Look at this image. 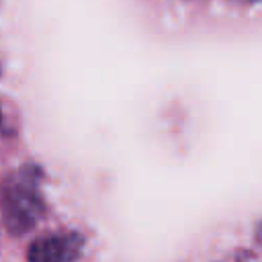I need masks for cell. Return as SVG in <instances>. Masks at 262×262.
<instances>
[{
    "label": "cell",
    "mask_w": 262,
    "mask_h": 262,
    "mask_svg": "<svg viewBox=\"0 0 262 262\" xmlns=\"http://www.w3.org/2000/svg\"><path fill=\"white\" fill-rule=\"evenodd\" d=\"M0 209L4 225L10 233L20 235L37 225L43 215L41 174L35 166H25L2 182Z\"/></svg>",
    "instance_id": "1"
},
{
    "label": "cell",
    "mask_w": 262,
    "mask_h": 262,
    "mask_svg": "<svg viewBox=\"0 0 262 262\" xmlns=\"http://www.w3.org/2000/svg\"><path fill=\"white\" fill-rule=\"evenodd\" d=\"M82 248L78 233H47L29 246V262H76Z\"/></svg>",
    "instance_id": "2"
},
{
    "label": "cell",
    "mask_w": 262,
    "mask_h": 262,
    "mask_svg": "<svg viewBox=\"0 0 262 262\" xmlns=\"http://www.w3.org/2000/svg\"><path fill=\"white\" fill-rule=\"evenodd\" d=\"M256 235H258V239H260V242H262V223H260V225H258V229H256Z\"/></svg>",
    "instance_id": "3"
},
{
    "label": "cell",
    "mask_w": 262,
    "mask_h": 262,
    "mask_svg": "<svg viewBox=\"0 0 262 262\" xmlns=\"http://www.w3.org/2000/svg\"><path fill=\"white\" fill-rule=\"evenodd\" d=\"M0 119H2V111H0Z\"/></svg>",
    "instance_id": "4"
}]
</instances>
